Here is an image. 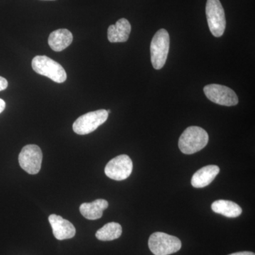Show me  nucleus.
<instances>
[{
	"label": "nucleus",
	"mask_w": 255,
	"mask_h": 255,
	"mask_svg": "<svg viewBox=\"0 0 255 255\" xmlns=\"http://www.w3.org/2000/svg\"><path fill=\"white\" fill-rule=\"evenodd\" d=\"M209 142V135L202 128L189 127L184 130L179 139V150L186 155L196 153L204 149Z\"/></svg>",
	"instance_id": "obj_1"
},
{
	"label": "nucleus",
	"mask_w": 255,
	"mask_h": 255,
	"mask_svg": "<svg viewBox=\"0 0 255 255\" xmlns=\"http://www.w3.org/2000/svg\"><path fill=\"white\" fill-rule=\"evenodd\" d=\"M31 65L36 73L46 76L57 83H63L66 80L67 74L63 66L46 55L34 57Z\"/></svg>",
	"instance_id": "obj_2"
},
{
	"label": "nucleus",
	"mask_w": 255,
	"mask_h": 255,
	"mask_svg": "<svg viewBox=\"0 0 255 255\" xmlns=\"http://www.w3.org/2000/svg\"><path fill=\"white\" fill-rule=\"evenodd\" d=\"M148 247L153 255H169L180 251L182 242L175 236L156 232L152 233L149 238Z\"/></svg>",
	"instance_id": "obj_3"
},
{
	"label": "nucleus",
	"mask_w": 255,
	"mask_h": 255,
	"mask_svg": "<svg viewBox=\"0 0 255 255\" xmlns=\"http://www.w3.org/2000/svg\"><path fill=\"white\" fill-rule=\"evenodd\" d=\"M168 32L161 28L156 32L150 44L151 62L155 70L163 68L167 60L169 49Z\"/></svg>",
	"instance_id": "obj_4"
},
{
	"label": "nucleus",
	"mask_w": 255,
	"mask_h": 255,
	"mask_svg": "<svg viewBox=\"0 0 255 255\" xmlns=\"http://www.w3.org/2000/svg\"><path fill=\"white\" fill-rule=\"evenodd\" d=\"M206 14L210 31L215 37H221L226 29L225 11L220 0H207Z\"/></svg>",
	"instance_id": "obj_5"
},
{
	"label": "nucleus",
	"mask_w": 255,
	"mask_h": 255,
	"mask_svg": "<svg viewBox=\"0 0 255 255\" xmlns=\"http://www.w3.org/2000/svg\"><path fill=\"white\" fill-rule=\"evenodd\" d=\"M108 117V112L105 110H97L84 114L74 123V132L82 135L90 133L105 123Z\"/></svg>",
	"instance_id": "obj_6"
},
{
	"label": "nucleus",
	"mask_w": 255,
	"mask_h": 255,
	"mask_svg": "<svg viewBox=\"0 0 255 255\" xmlns=\"http://www.w3.org/2000/svg\"><path fill=\"white\" fill-rule=\"evenodd\" d=\"M43 153L36 145L24 146L18 155V162L23 170L30 174H36L41 168Z\"/></svg>",
	"instance_id": "obj_7"
},
{
	"label": "nucleus",
	"mask_w": 255,
	"mask_h": 255,
	"mask_svg": "<svg viewBox=\"0 0 255 255\" xmlns=\"http://www.w3.org/2000/svg\"><path fill=\"white\" fill-rule=\"evenodd\" d=\"M204 94L211 102L217 105L233 107L238 104V97L232 89L217 84L206 85Z\"/></svg>",
	"instance_id": "obj_8"
},
{
	"label": "nucleus",
	"mask_w": 255,
	"mask_h": 255,
	"mask_svg": "<svg viewBox=\"0 0 255 255\" xmlns=\"http://www.w3.org/2000/svg\"><path fill=\"white\" fill-rule=\"evenodd\" d=\"M132 162L127 155H121L111 159L105 167L106 175L116 181H123L132 173Z\"/></svg>",
	"instance_id": "obj_9"
},
{
	"label": "nucleus",
	"mask_w": 255,
	"mask_h": 255,
	"mask_svg": "<svg viewBox=\"0 0 255 255\" xmlns=\"http://www.w3.org/2000/svg\"><path fill=\"white\" fill-rule=\"evenodd\" d=\"M48 221L55 238L58 241L70 239L75 236L76 229L73 223L64 219L58 215L52 214L48 218Z\"/></svg>",
	"instance_id": "obj_10"
},
{
	"label": "nucleus",
	"mask_w": 255,
	"mask_h": 255,
	"mask_svg": "<svg viewBox=\"0 0 255 255\" xmlns=\"http://www.w3.org/2000/svg\"><path fill=\"white\" fill-rule=\"evenodd\" d=\"M131 31V25L127 18H120L108 28V40L111 43H123L128 41Z\"/></svg>",
	"instance_id": "obj_11"
},
{
	"label": "nucleus",
	"mask_w": 255,
	"mask_h": 255,
	"mask_svg": "<svg viewBox=\"0 0 255 255\" xmlns=\"http://www.w3.org/2000/svg\"><path fill=\"white\" fill-rule=\"evenodd\" d=\"M217 165H207L202 167L194 174L191 178V185L194 188H204L209 185L219 174Z\"/></svg>",
	"instance_id": "obj_12"
},
{
	"label": "nucleus",
	"mask_w": 255,
	"mask_h": 255,
	"mask_svg": "<svg viewBox=\"0 0 255 255\" xmlns=\"http://www.w3.org/2000/svg\"><path fill=\"white\" fill-rule=\"evenodd\" d=\"M73 40V36L71 32L66 28H60L50 33L48 38V44L52 50L60 52L68 48Z\"/></svg>",
	"instance_id": "obj_13"
},
{
	"label": "nucleus",
	"mask_w": 255,
	"mask_h": 255,
	"mask_svg": "<svg viewBox=\"0 0 255 255\" xmlns=\"http://www.w3.org/2000/svg\"><path fill=\"white\" fill-rule=\"evenodd\" d=\"M109 206L108 201L105 199H97L91 203H83L80 206V211L85 219H100L103 212Z\"/></svg>",
	"instance_id": "obj_14"
},
{
	"label": "nucleus",
	"mask_w": 255,
	"mask_h": 255,
	"mask_svg": "<svg viewBox=\"0 0 255 255\" xmlns=\"http://www.w3.org/2000/svg\"><path fill=\"white\" fill-rule=\"evenodd\" d=\"M211 209L216 214L228 218H237L243 213L241 206L231 201L218 200L211 204Z\"/></svg>",
	"instance_id": "obj_15"
},
{
	"label": "nucleus",
	"mask_w": 255,
	"mask_h": 255,
	"mask_svg": "<svg viewBox=\"0 0 255 255\" xmlns=\"http://www.w3.org/2000/svg\"><path fill=\"white\" fill-rule=\"evenodd\" d=\"M122 234V227L118 223H107L96 233V238L101 241H112L118 239Z\"/></svg>",
	"instance_id": "obj_16"
},
{
	"label": "nucleus",
	"mask_w": 255,
	"mask_h": 255,
	"mask_svg": "<svg viewBox=\"0 0 255 255\" xmlns=\"http://www.w3.org/2000/svg\"><path fill=\"white\" fill-rule=\"evenodd\" d=\"M8 87V82L6 79L0 76V92L6 90Z\"/></svg>",
	"instance_id": "obj_17"
},
{
	"label": "nucleus",
	"mask_w": 255,
	"mask_h": 255,
	"mask_svg": "<svg viewBox=\"0 0 255 255\" xmlns=\"http://www.w3.org/2000/svg\"><path fill=\"white\" fill-rule=\"evenodd\" d=\"M228 255H255L254 253L253 252H239V253H233V254Z\"/></svg>",
	"instance_id": "obj_18"
},
{
	"label": "nucleus",
	"mask_w": 255,
	"mask_h": 255,
	"mask_svg": "<svg viewBox=\"0 0 255 255\" xmlns=\"http://www.w3.org/2000/svg\"><path fill=\"white\" fill-rule=\"evenodd\" d=\"M5 107H6V103H5L4 100L0 99V114H1V112H3V111L4 110Z\"/></svg>",
	"instance_id": "obj_19"
}]
</instances>
